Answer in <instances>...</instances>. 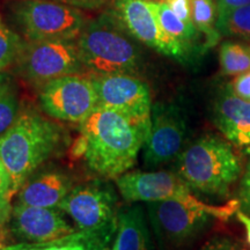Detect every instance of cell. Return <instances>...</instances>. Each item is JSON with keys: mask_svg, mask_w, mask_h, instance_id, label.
I'll return each instance as SVG.
<instances>
[{"mask_svg": "<svg viewBox=\"0 0 250 250\" xmlns=\"http://www.w3.org/2000/svg\"><path fill=\"white\" fill-rule=\"evenodd\" d=\"M74 152L88 168L105 179H118L136 164L149 130L151 120L98 107L83 122Z\"/></svg>", "mask_w": 250, "mask_h": 250, "instance_id": "1", "label": "cell"}, {"mask_svg": "<svg viewBox=\"0 0 250 250\" xmlns=\"http://www.w3.org/2000/svg\"><path fill=\"white\" fill-rule=\"evenodd\" d=\"M62 131L34 110L21 111L18 120L0 136V159L17 193L40 166L61 147Z\"/></svg>", "mask_w": 250, "mask_h": 250, "instance_id": "2", "label": "cell"}, {"mask_svg": "<svg viewBox=\"0 0 250 250\" xmlns=\"http://www.w3.org/2000/svg\"><path fill=\"white\" fill-rule=\"evenodd\" d=\"M131 34L114 14H103L86 23L77 40L83 67L92 76L134 73L139 50Z\"/></svg>", "mask_w": 250, "mask_h": 250, "instance_id": "3", "label": "cell"}, {"mask_svg": "<svg viewBox=\"0 0 250 250\" xmlns=\"http://www.w3.org/2000/svg\"><path fill=\"white\" fill-rule=\"evenodd\" d=\"M241 173L239 158L226 140L201 137L181 152L177 174L195 191L226 197Z\"/></svg>", "mask_w": 250, "mask_h": 250, "instance_id": "4", "label": "cell"}, {"mask_svg": "<svg viewBox=\"0 0 250 250\" xmlns=\"http://www.w3.org/2000/svg\"><path fill=\"white\" fill-rule=\"evenodd\" d=\"M240 210L239 199L213 206L193 202L161 201L147 203L148 217L162 246L177 247L189 241L212 218L226 221Z\"/></svg>", "mask_w": 250, "mask_h": 250, "instance_id": "5", "label": "cell"}, {"mask_svg": "<svg viewBox=\"0 0 250 250\" xmlns=\"http://www.w3.org/2000/svg\"><path fill=\"white\" fill-rule=\"evenodd\" d=\"M15 62L27 80L41 87L85 68L74 40L29 41L21 46Z\"/></svg>", "mask_w": 250, "mask_h": 250, "instance_id": "6", "label": "cell"}, {"mask_svg": "<svg viewBox=\"0 0 250 250\" xmlns=\"http://www.w3.org/2000/svg\"><path fill=\"white\" fill-rule=\"evenodd\" d=\"M15 14L29 41L76 40L86 24L77 7L54 0H24Z\"/></svg>", "mask_w": 250, "mask_h": 250, "instance_id": "7", "label": "cell"}, {"mask_svg": "<svg viewBox=\"0 0 250 250\" xmlns=\"http://www.w3.org/2000/svg\"><path fill=\"white\" fill-rule=\"evenodd\" d=\"M115 208L116 196L110 188L90 183L71 189L59 210L70 215L83 234L102 243L100 240L107 239L116 227Z\"/></svg>", "mask_w": 250, "mask_h": 250, "instance_id": "8", "label": "cell"}, {"mask_svg": "<svg viewBox=\"0 0 250 250\" xmlns=\"http://www.w3.org/2000/svg\"><path fill=\"white\" fill-rule=\"evenodd\" d=\"M41 107L50 117L81 124L99 107L92 77L70 74L42 86Z\"/></svg>", "mask_w": 250, "mask_h": 250, "instance_id": "9", "label": "cell"}, {"mask_svg": "<svg viewBox=\"0 0 250 250\" xmlns=\"http://www.w3.org/2000/svg\"><path fill=\"white\" fill-rule=\"evenodd\" d=\"M186 136L187 121L179 107L174 104L152 107L151 130L143 147L146 167H160L179 158Z\"/></svg>", "mask_w": 250, "mask_h": 250, "instance_id": "10", "label": "cell"}, {"mask_svg": "<svg viewBox=\"0 0 250 250\" xmlns=\"http://www.w3.org/2000/svg\"><path fill=\"white\" fill-rule=\"evenodd\" d=\"M127 31L140 42L169 57L183 61L188 51L167 35L159 23L152 1L112 0V11Z\"/></svg>", "mask_w": 250, "mask_h": 250, "instance_id": "11", "label": "cell"}, {"mask_svg": "<svg viewBox=\"0 0 250 250\" xmlns=\"http://www.w3.org/2000/svg\"><path fill=\"white\" fill-rule=\"evenodd\" d=\"M92 81L98 94L99 107L151 120V92L142 79L129 73H116L92 76Z\"/></svg>", "mask_w": 250, "mask_h": 250, "instance_id": "12", "label": "cell"}, {"mask_svg": "<svg viewBox=\"0 0 250 250\" xmlns=\"http://www.w3.org/2000/svg\"><path fill=\"white\" fill-rule=\"evenodd\" d=\"M122 197L127 202H193L191 188L173 171H126L116 179Z\"/></svg>", "mask_w": 250, "mask_h": 250, "instance_id": "13", "label": "cell"}, {"mask_svg": "<svg viewBox=\"0 0 250 250\" xmlns=\"http://www.w3.org/2000/svg\"><path fill=\"white\" fill-rule=\"evenodd\" d=\"M9 221L14 234L34 243H58L78 236L76 228L62 217L59 208L17 203L13 206Z\"/></svg>", "mask_w": 250, "mask_h": 250, "instance_id": "14", "label": "cell"}, {"mask_svg": "<svg viewBox=\"0 0 250 250\" xmlns=\"http://www.w3.org/2000/svg\"><path fill=\"white\" fill-rule=\"evenodd\" d=\"M214 123L226 140L250 153V102L226 88L214 104Z\"/></svg>", "mask_w": 250, "mask_h": 250, "instance_id": "15", "label": "cell"}, {"mask_svg": "<svg viewBox=\"0 0 250 250\" xmlns=\"http://www.w3.org/2000/svg\"><path fill=\"white\" fill-rule=\"evenodd\" d=\"M70 191L71 182L67 176L57 171H49L28 180L18 191V203L39 208H59Z\"/></svg>", "mask_w": 250, "mask_h": 250, "instance_id": "16", "label": "cell"}, {"mask_svg": "<svg viewBox=\"0 0 250 250\" xmlns=\"http://www.w3.org/2000/svg\"><path fill=\"white\" fill-rule=\"evenodd\" d=\"M114 250H149V234L140 206L121 211L116 220Z\"/></svg>", "mask_w": 250, "mask_h": 250, "instance_id": "17", "label": "cell"}, {"mask_svg": "<svg viewBox=\"0 0 250 250\" xmlns=\"http://www.w3.org/2000/svg\"><path fill=\"white\" fill-rule=\"evenodd\" d=\"M153 8L158 18L159 23L166 34L171 39L177 41L187 51H189L190 46L197 36V29L193 24L186 23L171 11L169 6L165 2L152 1Z\"/></svg>", "mask_w": 250, "mask_h": 250, "instance_id": "18", "label": "cell"}, {"mask_svg": "<svg viewBox=\"0 0 250 250\" xmlns=\"http://www.w3.org/2000/svg\"><path fill=\"white\" fill-rule=\"evenodd\" d=\"M219 61L225 76L236 77L250 71V43L224 42L220 46Z\"/></svg>", "mask_w": 250, "mask_h": 250, "instance_id": "19", "label": "cell"}, {"mask_svg": "<svg viewBox=\"0 0 250 250\" xmlns=\"http://www.w3.org/2000/svg\"><path fill=\"white\" fill-rule=\"evenodd\" d=\"M191 5V18L193 26L198 33L205 36L204 46L211 48L220 39L217 27H215V9L212 0H190Z\"/></svg>", "mask_w": 250, "mask_h": 250, "instance_id": "20", "label": "cell"}, {"mask_svg": "<svg viewBox=\"0 0 250 250\" xmlns=\"http://www.w3.org/2000/svg\"><path fill=\"white\" fill-rule=\"evenodd\" d=\"M215 27L220 35L239 37L250 43V5L218 17Z\"/></svg>", "mask_w": 250, "mask_h": 250, "instance_id": "21", "label": "cell"}, {"mask_svg": "<svg viewBox=\"0 0 250 250\" xmlns=\"http://www.w3.org/2000/svg\"><path fill=\"white\" fill-rule=\"evenodd\" d=\"M18 96L7 83L0 86V136H2L15 123L20 115Z\"/></svg>", "mask_w": 250, "mask_h": 250, "instance_id": "22", "label": "cell"}, {"mask_svg": "<svg viewBox=\"0 0 250 250\" xmlns=\"http://www.w3.org/2000/svg\"><path fill=\"white\" fill-rule=\"evenodd\" d=\"M22 44V41L5 26L0 18V71L17 62Z\"/></svg>", "mask_w": 250, "mask_h": 250, "instance_id": "23", "label": "cell"}, {"mask_svg": "<svg viewBox=\"0 0 250 250\" xmlns=\"http://www.w3.org/2000/svg\"><path fill=\"white\" fill-rule=\"evenodd\" d=\"M14 195L11 176L8 170L6 169L4 162L0 159V234L11 220L12 210H13L12 199Z\"/></svg>", "mask_w": 250, "mask_h": 250, "instance_id": "24", "label": "cell"}, {"mask_svg": "<svg viewBox=\"0 0 250 250\" xmlns=\"http://www.w3.org/2000/svg\"><path fill=\"white\" fill-rule=\"evenodd\" d=\"M227 89L237 98L250 102V71L234 78L232 83L227 86Z\"/></svg>", "mask_w": 250, "mask_h": 250, "instance_id": "25", "label": "cell"}, {"mask_svg": "<svg viewBox=\"0 0 250 250\" xmlns=\"http://www.w3.org/2000/svg\"><path fill=\"white\" fill-rule=\"evenodd\" d=\"M162 2L169 6L171 11L186 23L193 24L191 18V5L190 0H164Z\"/></svg>", "mask_w": 250, "mask_h": 250, "instance_id": "26", "label": "cell"}, {"mask_svg": "<svg viewBox=\"0 0 250 250\" xmlns=\"http://www.w3.org/2000/svg\"><path fill=\"white\" fill-rule=\"evenodd\" d=\"M240 210L250 215V162L247 166L240 188Z\"/></svg>", "mask_w": 250, "mask_h": 250, "instance_id": "27", "label": "cell"}, {"mask_svg": "<svg viewBox=\"0 0 250 250\" xmlns=\"http://www.w3.org/2000/svg\"><path fill=\"white\" fill-rule=\"evenodd\" d=\"M247 5H250V0H217V14L221 17Z\"/></svg>", "mask_w": 250, "mask_h": 250, "instance_id": "28", "label": "cell"}, {"mask_svg": "<svg viewBox=\"0 0 250 250\" xmlns=\"http://www.w3.org/2000/svg\"><path fill=\"white\" fill-rule=\"evenodd\" d=\"M31 250H87V243L80 242L77 236L76 239L67 240L66 243L62 245H51L44 248H31Z\"/></svg>", "mask_w": 250, "mask_h": 250, "instance_id": "29", "label": "cell"}, {"mask_svg": "<svg viewBox=\"0 0 250 250\" xmlns=\"http://www.w3.org/2000/svg\"><path fill=\"white\" fill-rule=\"evenodd\" d=\"M54 1L62 2V4L73 6L80 8H99L112 0H54Z\"/></svg>", "mask_w": 250, "mask_h": 250, "instance_id": "30", "label": "cell"}, {"mask_svg": "<svg viewBox=\"0 0 250 250\" xmlns=\"http://www.w3.org/2000/svg\"><path fill=\"white\" fill-rule=\"evenodd\" d=\"M235 214H236L237 219H239V221H241L243 226H245L247 241H248V243L250 245V215L246 214L245 212H242L241 210L237 211Z\"/></svg>", "mask_w": 250, "mask_h": 250, "instance_id": "31", "label": "cell"}, {"mask_svg": "<svg viewBox=\"0 0 250 250\" xmlns=\"http://www.w3.org/2000/svg\"><path fill=\"white\" fill-rule=\"evenodd\" d=\"M87 250H114V249H112V247L104 246V243L92 241L87 243Z\"/></svg>", "mask_w": 250, "mask_h": 250, "instance_id": "32", "label": "cell"}, {"mask_svg": "<svg viewBox=\"0 0 250 250\" xmlns=\"http://www.w3.org/2000/svg\"><path fill=\"white\" fill-rule=\"evenodd\" d=\"M204 250H229V246H228V243L226 242H219L208 246V248H205Z\"/></svg>", "mask_w": 250, "mask_h": 250, "instance_id": "33", "label": "cell"}, {"mask_svg": "<svg viewBox=\"0 0 250 250\" xmlns=\"http://www.w3.org/2000/svg\"><path fill=\"white\" fill-rule=\"evenodd\" d=\"M0 250H31V248H26L22 246H11V247H0Z\"/></svg>", "mask_w": 250, "mask_h": 250, "instance_id": "34", "label": "cell"}, {"mask_svg": "<svg viewBox=\"0 0 250 250\" xmlns=\"http://www.w3.org/2000/svg\"><path fill=\"white\" fill-rule=\"evenodd\" d=\"M147 1H154V2H162L164 0H147Z\"/></svg>", "mask_w": 250, "mask_h": 250, "instance_id": "35", "label": "cell"}, {"mask_svg": "<svg viewBox=\"0 0 250 250\" xmlns=\"http://www.w3.org/2000/svg\"><path fill=\"white\" fill-rule=\"evenodd\" d=\"M2 83H4V81H2V76H1V73H0V86H1Z\"/></svg>", "mask_w": 250, "mask_h": 250, "instance_id": "36", "label": "cell"}]
</instances>
